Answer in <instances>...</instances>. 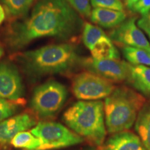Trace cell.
<instances>
[{
  "label": "cell",
  "instance_id": "6da1fadb",
  "mask_svg": "<svg viewBox=\"0 0 150 150\" xmlns=\"http://www.w3.org/2000/svg\"><path fill=\"white\" fill-rule=\"evenodd\" d=\"M80 24L79 17L66 0H40L29 16L10 28L6 40L12 50H20L42 38L72 36Z\"/></svg>",
  "mask_w": 150,
  "mask_h": 150
},
{
  "label": "cell",
  "instance_id": "7a4b0ae2",
  "mask_svg": "<svg viewBox=\"0 0 150 150\" xmlns=\"http://www.w3.org/2000/svg\"><path fill=\"white\" fill-rule=\"evenodd\" d=\"M70 129L97 146L104 144L106 134L104 103L102 101H79L63 115Z\"/></svg>",
  "mask_w": 150,
  "mask_h": 150
},
{
  "label": "cell",
  "instance_id": "3957f363",
  "mask_svg": "<svg viewBox=\"0 0 150 150\" xmlns=\"http://www.w3.org/2000/svg\"><path fill=\"white\" fill-rule=\"evenodd\" d=\"M145 99L140 94L122 86L115 88L104 104L105 123L108 133L114 134L132 127Z\"/></svg>",
  "mask_w": 150,
  "mask_h": 150
},
{
  "label": "cell",
  "instance_id": "277c9868",
  "mask_svg": "<svg viewBox=\"0 0 150 150\" xmlns=\"http://www.w3.org/2000/svg\"><path fill=\"white\" fill-rule=\"evenodd\" d=\"M78 60L75 49L68 44L50 45L26 52L21 56L27 72L37 76L65 72Z\"/></svg>",
  "mask_w": 150,
  "mask_h": 150
},
{
  "label": "cell",
  "instance_id": "5b68a950",
  "mask_svg": "<svg viewBox=\"0 0 150 150\" xmlns=\"http://www.w3.org/2000/svg\"><path fill=\"white\" fill-rule=\"evenodd\" d=\"M67 97V91L64 85L56 81H49L35 88L31 106L40 117H52L62 108Z\"/></svg>",
  "mask_w": 150,
  "mask_h": 150
},
{
  "label": "cell",
  "instance_id": "8992f818",
  "mask_svg": "<svg viewBox=\"0 0 150 150\" xmlns=\"http://www.w3.org/2000/svg\"><path fill=\"white\" fill-rule=\"evenodd\" d=\"M30 132L38 138V150H50L67 147L83 141V138L61 124L53 122H40Z\"/></svg>",
  "mask_w": 150,
  "mask_h": 150
},
{
  "label": "cell",
  "instance_id": "52a82bcc",
  "mask_svg": "<svg viewBox=\"0 0 150 150\" xmlns=\"http://www.w3.org/2000/svg\"><path fill=\"white\" fill-rule=\"evenodd\" d=\"M115 88L112 81L91 72L80 73L73 79V93L76 98L83 101L106 98Z\"/></svg>",
  "mask_w": 150,
  "mask_h": 150
},
{
  "label": "cell",
  "instance_id": "ba28073f",
  "mask_svg": "<svg viewBox=\"0 0 150 150\" xmlns=\"http://www.w3.org/2000/svg\"><path fill=\"white\" fill-rule=\"evenodd\" d=\"M82 65L88 72L99 75L112 82L127 80L130 63L117 60H97L93 57L82 61Z\"/></svg>",
  "mask_w": 150,
  "mask_h": 150
},
{
  "label": "cell",
  "instance_id": "9c48e42d",
  "mask_svg": "<svg viewBox=\"0 0 150 150\" xmlns=\"http://www.w3.org/2000/svg\"><path fill=\"white\" fill-rule=\"evenodd\" d=\"M109 35L111 40L125 47L142 48L146 50L150 47L149 42L136 23V18L126 19L114 28Z\"/></svg>",
  "mask_w": 150,
  "mask_h": 150
},
{
  "label": "cell",
  "instance_id": "30bf717a",
  "mask_svg": "<svg viewBox=\"0 0 150 150\" xmlns=\"http://www.w3.org/2000/svg\"><path fill=\"white\" fill-rule=\"evenodd\" d=\"M23 94L21 76L16 66L8 63H0V97L16 101Z\"/></svg>",
  "mask_w": 150,
  "mask_h": 150
},
{
  "label": "cell",
  "instance_id": "8fae6325",
  "mask_svg": "<svg viewBox=\"0 0 150 150\" xmlns=\"http://www.w3.org/2000/svg\"><path fill=\"white\" fill-rule=\"evenodd\" d=\"M35 120L28 113H22L0 122V142L6 144L15 136L34 126Z\"/></svg>",
  "mask_w": 150,
  "mask_h": 150
},
{
  "label": "cell",
  "instance_id": "7c38bea8",
  "mask_svg": "<svg viewBox=\"0 0 150 150\" xmlns=\"http://www.w3.org/2000/svg\"><path fill=\"white\" fill-rule=\"evenodd\" d=\"M102 150H147L138 137L131 131L112 134L106 140Z\"/></svg>",
  "mask_w": 150,
  "mask_h": 150
},
{
  "label": "cell",
  "instance_id": "4fadbf2b",
  "mask_svg": "<svg viewBox=\"0 0 150 150\" xmlns=\"http://www.w3.org/2000/svg\"><path fill=\"white\" fill-rule=\"evenodd\" d=\"M91 20L94 24L106 29L115 28L127 19L125 11L108 8H94L92 10Z\"/></svg>",
  "mask_w": 150,
  "mask_h": 150
},
{
  "label": "cell",
  "instance_id": "5bb4252c",
  "mask_svg": "<svg viewBox=\"0 0 150 150\" xmlns=\"http://www.w3.org/2000/svg\"><path fill=\"white\" fill-rule=\"evenodd\" d=\"M127 81L137 91L150 98V67L130 64Z\"/></svg>",
  "mask_w": 150,
  "mask_h": 150
},
{
  "label": "cell",
  "instance_id": "9a60e30c",
  "mask_svg": "<svg viewBox=\"0 0 150 150\" xmlns=\"http://www.w3.org/2000/svg\"><path fill=\"white\" fill-rule=\"evenodd\" d=\"M93 59L97 60H117L120 53L111 39L105 35L101 38L90 50Z\"/></svg>",
  "mask_w": 150,
  "mask_h": 150
},
{
  "label": "cell",
  "instance_id": "2e32d148",
  "mask_svg": "<svg viewBox=\"0 0 150 150\" xmlns=\"http://www.w3.org/2000/svg\"><path fill=\"white\" fill-rule=\"evenodd\" d=\"M135 130L147 150H150V103L143 105L135 122Z\"/></svg>",
  "mask_w": 150,
  "mask_h": 150
},
{
  "label": "cell",
  "instance_id": "e0dca14e",
  "mask_svg": "<svg viewBox=\"0 0 150 150\" xmlns=\"http://www.w3.org/2000/svg\"><path fill=\"white\" fill-rule=\"evenodd\" d=\"M35 0H2L4 10L8 17L18 18L27 14Z\"/></svg>",
  "mask_w": 150,
  "mask_h": 150
},
{
  "label": "cell",
  "instance_id": "ac0fdd59",
  "mask_svg": "<svg viewBox=\"0 0 150 150\" xmlns=\"http://www.w3.org/2000/svg\"><path fill=\"white\" fill-rule=\"evenodd\" d=\"M122 53L124 57L130 64L150 67V54L147 50L132 47H124Z\"/></svg>",
  "mask_w": 150,
  "mask_h": 150
},
{
  "label": "cell",
  "instance_id": "d6986e66",
  "mask_svg": "<svg viewBox=\"0 0 150 150\" xmlns=\"http://www.w3.org/2000/svg\"><path fill=\"white\" fill-rule=\"evenodd\" d=\"M11 144L16 148H22L26 150H38L40 145L38 138L31 132L22 131L13 137Z\"/></svg>",
  "mask_w": 150,
  "mask_h": 150
},
{
  "label": "cell",
  "instance_id": "ffe728a7",
  "mask_svg": "<svg viewBox=\"0 0 150 150\" xmlns=\"http://www.w3.org/2000/svg\"><path fill=\"white\" fill-rule=\"evenodd\" d=\"M106 35L103 30L97 26L91 23H85L83 30V44L89 50L94 46V45L101 38Z\"/></svg>",
  "mask_w": 150,
  "mask_h": 150
},
{
  "label": "cell",
  "instance_id": "44dd1931",
  "mask_svg": "<svg viewBox=\"0 0 150 150\" xmlns=\"http://www.w3.org/2000/svg\"><path fill=\"white\" fill-rule=\"evenodd\" d=\"M73 9L85 18H91L92 8L91 0H66Z\"/></svg>",
  "mask_w": 150,
  "mask_h": 150
},
{
  "label": "cell",
  "instance_id": "7402d4cb",
  "mask_svg": "<svg viewBox=\"0 0 150 150\" xmlns=\"http://www.w3.org/2000/svg\"><path fill=\"white\" fill-rule=\"evenodd\" d=\"M93 8H102L125 11V5L122 0H91Z\"/></svg>",
  "mask_w": 150,
  "mask_h": 150
},
{
  "label": "cell",
  "instance_id": "603a6c76",
  "mask_svg": "<svg viewBox=\"0 0 150 150\" xmlns=\"http://www.w3.org/2000/svg\"><path fill=\"white\" fill-rule=\"evenodd\" d=\"M17 110V105L0 97V122L13 115Z\"/></svg>",
  "mask_w": 150,
  "mask_h": 150
},
{
  "label": "cell",
  "instance_id": "cb8c5ba5",
  "mask_svg": "<svg viewBox=\"0 0 150 150\" xmlns=\"http://www.w3.org/2000/svg\"><path fill=\"white\" fill-rule=\"evenodd\" d=\"M131 10L141 16H145L150 11V0H138Z\"/></svg>",
  "mask_w": 150,
  "mask_h": 150
},
{
  "label": "cell",
  "instance_id": "d4e9b609",
  "mask_svg": "<svg viewBox=\"0 0 150 150\" xmlns=\"http://www.w3.org/2000/svg\"><path fill=\"white\" fill-rule=\"evenodd\" d=\"M137 25L147 34L150 39V11L145 16H142L138 20Z\"/></svg>",
  "mask_w": 150,
  "mask_h": 150
},
{
  "label": "cell",
  "instance_id": "484cf974",
  "mask_svg": "<svg viewBox=\"0 0 150 150\" xmlns=\"http://www.w3.org/2000/svg\"><path fill=\"white\" fill-rule=\"evenodd\" d=\"M6 18V11L4 10V8L0 4V25L3 23Z\"/></svg>",
  "mask_w": 150,
  "mask_h": 150
},
{
  "label": "cell",
  "instance_id": "4316f807",
  "mask_svg": "<svg viewBox=\"0 0 150 150\" xmlns=\"http://www.w3.org/2000/svg\"><path fill=\"white\" fill-rule=\"evenodd\" d=\"M124 1H125V5L127 6V7H128L129 9H131L132 8L133 5H134L135 3H136L138 0H124Z\"/></svg>",
  "mask_w": 150,
  "mask_h": 150
},
{
  "label": "cell",
  "instance_id": "83f0119b",
  "mask_svg": "<svg viewBox=\"0 0 150 150\" xmlns=\"http://www.w3.org/2000/svg\"><path fill=\"white\" fill-rule=\"evenodd\" d=\"M4 54V51H3V49L1 47V45H0V59H1V57Z\"/></svg>",
  "mask_w": 150,
  "mask_h": 150
},
{
  "label": "cell",
  "instance_id": "f1b7e54d",
  "mask_svg": "<svg viewBox=\"0 0 150 150\" xmlns=\"http://www.w3.org/2000/svg\"><path fill=\"white\" fill-rule=\"evenodd\" d=\"M87 150H97V149H87ZM99 150H102V149H99Z\"/></svg>",
  "mask_w": 150,
  "mask_h": 150
},
{
  "label": "cell",
  "instance_id": "f546056e",
  "mask_svg": "<svg viewBox=\"0 0 150 150\" xmlns=\"http://www.w3.org/2000/svg\"><path fill=\"white\" fill-rule=\"evenodd\" d=\"M147 51H148V52H149V53L150 54V47L149 48V50H147Z\"/></svg>",
  "mask_w": 150,
  "mask_h": 150
}]
</instances>
